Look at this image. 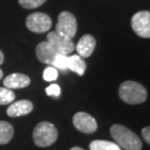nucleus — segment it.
<instances>
[{"label": "nucleus", "instance_id": "4468645a", "mask_svg": "<svg viewBox=\"0 0 150 150\" xmlns=\"http://www.w3.org/2000/svg\"><path fill=\"white\" fill-rule=\"evenodd\" d=\"M14 136V128L9 122L0 121V144H6Z\"/></svg>", "mask_w": 150, "mask_h": 150}, {"label": "nucleus", "instance_id": "2eb2a0df", "mask_svg": "<svg viewBox=\"0 0 150 150\" xmlns=\"http://www.w3.org/2000/svg\"><path fill=\"white\" fill-rule=\"evenodd\" d=\"M90 150H121V148L115 142L97 139L90 143Z\"/></svg>", "mask_w": 150, "mask_h": 150}, {"label": "nucleus", "instance_id": "39448f33", "mask_svg": "<svg viewBox=\"0 0 150 150\" xmlns=\"http://www.w3.org/2000/svg\"><path fill=\"white\" fill-rule=\"evenodd\" d=\"M56 31L72 39L76 35L77 31V21L74 15L67 11L62 12L58 18V23L56 25Z\"/></svg>", "mask_w": 150, "mask_h": 150}, {"label": "nucleus", "instance_id": "dca6fc26", "mask_svg": "<svg viewBox=\"0 0 150 150\" xmlns=\"http://www.w3.org/2000/svg\"><path fill=\"white\" fill-rule=\"evenodd\" d=\"M16 96L14 92L8 88L0 87V105H5L13 103Z\"/></svg>", "mask_w": 150, "mask_h": 150}, {"label": "nucleus", "instance_id": "412c9836", "mask_svg": "<svg viewBox=\"0 0 150 150\" xmlns=\"http://www.w3.org/2000/svg\"><path fill=\"white\" fill-rule=\"evenodd\" d=\"M142 137L143 139H145V142L148 143H150V137H149V134H150V128L149 127H145L142 129Z\"/></svg>", "mask_w": 150, "mask_h": 150}, {"label": "nucleus", "instance_id": "1a4fd4ad", "mask_svg": "<svg viewBox=\"0 0 150 150\" xmlns=\"http://www.w3.org/2000/svg\"><path fill=\"white\" fill-rule=\"evenodd\" d=\"M35 52H36V56L39 61L46 64H52L54 59L58 55L47 41L40 42L36 46Z\"/></svg>", "mask_w": 150, "mask_h": 150}, {"label": "nucleus", "instance_id": "f03ea898", "mask_svg": "<svg viewBox=\"0 0 150 150\" xmlns=\"http://www.w3.org/2000/svg\"><path fill=\"white\" fill-rule=\"evenodd\" d=\"M120 98L128 104H139L147 98V92L142 84L134 81H126L119 87Z\"/></svg>", "mask_w": 150, "mask_h": 150}, {"label": "nucleus", "instance_id": "a211bd4d", "mask_svg": "<svg viewBox=\"0 0 150 150\" xmlns=\"http://www.w3.org/2000/svg\"><path fill=\"white\" fill-rule=\"evenodd\" d=\"M67 62H68L67 56H64V55H59V54H58L55 58V59H54L52 64L54 67L59 68V69H67Z\"/></svg>", "mask_w": 150, "mask_h": 150}, {"label": "nucleus", "instance_id": "9d476101", "mask_svg": "<svg viewBox=\"0 0 150 150\" xmlns=\"http://www.w3.org/2000/svg\"><path fill=\"white\" fill-rule=\"evenodd\" d=\"M96 39L90 34H85L82 36L76 45V51L78 56L81 58H88L93 54L96 48Z\"/></svg>", "mask_w": 150, "mask_h": 150}, {"label": "nucleus", "instance_id": "423d86ee", "mask_svg": "<svg viewBox=\"0 0 150 150\" xmlns=\"http://www.w3.org/2000/svg\"><path fill=\"white\" fill-rule=\"evenodd\" d=\"M25 25L29 30L35 33H43L48 31L52 26V20L44 13H32L26 18Z\"/></svg>", "mask_w": 150, "mask_h": 150}, {"label": "nucleus", "instance_id": "ddd939ff", "mask_svg": "<svg viewBox=\"0 0 150 150\" xmlns=\"http://www.w3.org/2000/svg\"><path fill=\"white\" fill-rule=\"evenodd\" d=\"M67 68L73 72L77 73L78 75L82 76L85 73L86 70V62H84L83 58H81L78 55H73L68 57L67 62Z\"/></svg>", "mask_w": 150, "mask_h": 150}, {"label": "nucleus", "instance_id": "20e7f679", "mask_svg": "<svg viewBox=\"0 0 150 150\" xmlns=\"http://www.w3.org/2000/svg\"><path fill=\"white\" fill-rule=\"evenodd\" d=\"M47 42L53 47L57 54H59V55L67 56L75 50V45L72 39L57 31H51L50 33H48Z\"/></svg>", "mask_w": 150, "mask_h": 150}, {"label": "nucleus", "instance_id": "5701e85b", "mask_svg": "<svg viewBox=\"0 0 150 150\" xmlns=\"http://www.w3.org/2000/svg\"><path fill=\"white\" fill-rule=\"evenodd\" d=\"M70 150H84V149L81 147H78V146H75V147H72Z\"/></svg>", "mask_w": 150, "mask_h": 150}, {"label": "nucleus", "instance_id": "f3484780", "mask_svg": "<svg viewBox=\"0 0 150 150\" xmlns=\"http://www.w3.org/2000/svg\"><path fill=\"white\" fill-rule=\"evenodd\" d=\"M59 76V71L57 70L56 67H48L44 69L43 72V79L47 82H52V81L57 80Z\"/></svg>", "mask_w": 150, "mask_h": 150}, {"label": "nucleus", "instance_id": "6ab92c4d", "mask_svg": "<svg viewBox=\"0 0 150 150\" xmlns=\"http://www.w3.org/2000/svg\"><path fill=\"white\" fill-rule=\"evenodd\" d=\"M45 2L46 0H19L20 5L25 9H34L40 7Z\"/></svg>", "mask_w": 150, "mask_h": 150}, {"label": "nucleus", "instance_id": "aec40b11", "mask_svg": "<svg viewBox=\"0 0 150 150\" xmlns=\"http://www.w3.org/2000/svg\"><path fill=\"white\" fill-rule=\"evenodd\" d=\"M46 93L48 96H55V97H59L61 95V88L58 84H52L46 89Z\"/></svg>", "mask_w": 150, "mask_h": 150}, {"label": "nucleus", "instance_id": "0eeeda50", "mask_svg": "<svg viewBox=\"0 0 150 150\" xmlns=\"http://www.w3.org/2000/svg\"><path fill=\"white\" fill-rule=\"evenodd\" d=\"M132 28L137 35L142 38L150 37V13L149 11L137 12L131 21Z\"/></svg>", "mask_w": 150, "mask_h": 150}, {"label": "nucleus", "instance_id": "b1692460", "mask_svg": "<svg viewBox=\"0 0 150 150\" xmlns=\"http://www.w3.org/2000/svg\"><path fill=\"white\" fill-rule=\"evenodd\" d=\"M2 77H3V71L0 69V79H1Z\"/></svg>", "mask_w": 150, "mask_h": 150}, {"label": "nucleus", "instance_id": "9b49d317", "mask_svg": "<svg viewBox=\"0 0 150 150\" xmlns=\"http://www.w3.org/2000/svg\"><path fill=\"white\" fill-rule=\"evenodd\" d=\"M5 88L8 89H21L25 88L30 84V78L23 73H12L8 75L3 81Z\"/></svg>", "mask_w": 150, "mask_h": 150}, {"label": "nucleus", "instance_id": "7ed1b4c3", "mask_svg": "<svg viewBox=\"0 0 150 150\" xmlns=\"http://www.w3.org/2000/svg\"><path fill=\"white\" fill-rule=\"evenodd\" d=\"M34 143L39 147H47L52 145L58 139V130L52 123L40 122L33 130Z\"/></svg>", "mask_w": 150, "mask_h": 150}, {"label": "nucleus", "instance_id": "f8f14e48", "mask_svg": "<svg viewBox=\"0 0 150 150\" xmlns=\"http://www.w3.org/2000/svg\"><path fill=\"white\" fill-rule=\"evenodd\" d=\"M33 109V104L31 101L22 100L12 103L7 109V114L10 117H20L30 113Z\"/></svg>", "mask_w": 150, "mask_h": 150}, {"label": "nucleus", "instance_id": "6e6552de", "mask_svg": "<svg viewBox=\"0 0 150 150\" xmlns=\"http://www.w3.org/2000/svg\"><path fill=\"white\" fill-rule=\"evenodd\" d=\"M73 125L78 131L85 134H93L98 129L96 119L86 112H77L74 114Z\"/></svg>", "mask_w": 150, "mask_h": 150}, {"label": "nucleus", "instance_id": "4be33fe9", "mask_svg": "<svg viewBox=\"0 0 150 150\" xmlns=\"http://www.w3.org/2000/svg\"><path fill=\"white\" fill-rule=\"evenodd\" d=\"M3 62H4V55H3L2 51L0 50V65L3 64Z\"/></svg>", "mask_w": 150, "mask_h": 150}, {"label": "nucleus", "instance_id": "f257e3e1", "mask_svg": "<svg viewBox=\"0 0 150 150\" xmlns=\"http://www.w3.org/2000/svg\"><path fill=\"white\" fill-rule=\"evenodd\" d=\"M110 134L117 145L125 150H140L142 147V140L134 132L125 126L115 124L110 128Z\"/></svg>", "mask_w": 150, "mask_h": 150}]
</instances>
